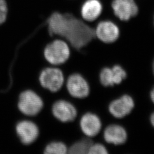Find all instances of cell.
Listing matches in <instances>:
<instances>
[{
	"label": "cell",
	"instance_id": "obj_4",
	"mask_svg": "<svg viewBox=\"0 0 154 154\" xmlns=\"http://www.w3.org/2000/svg\"><path fill=\"white\" fill-rule=\"evenodd\" d=\"M111 13L122 22H128L139 14V5L137 0H111Z\"/></svg>",
	"mask_w": 154,
	"mask_h": 154
},
{
	"label": "cell",
	"instance_id": "obj_7",
	"mask_svg": "<svg viewBox=\"0 0 154 154\" xmlns=\"http://www.w3.org/2000/svg\"><path fill=\"white\" fill-rule=\"evenodd\" d=\"M104 5L102 0H84L79 6L81 18L85 22H93L104 12Z\"/></svg>",
	"mask_w": 154,
	"mask_h": 154
},
{
	"label": "cell",
	"instance_id": "obj_11",
	"mask_svg": "<svg viewBox=\"0 0 154 154\" xmlns=\"http://www.w3.org/2000/svg\"><path fill=\"white\" fill-rule=\"evenodd\" d=\"M126 72L121 66H114L112 69L105 67L100 73V81L105 87L120 84L126 78Z\"/></svg>",
	"mask_w": 154,
	"mask_h": 154
},
{
	"label": "cell",
	"instance_id": "obj_20",
	"mask_svg": "<svg viewBox=\"0 0 154 154\" xmlns=\"http://www.w3.org/2000/svg\"><path fill=\"white\" fill-rule=\"evenodd\" d=\"M151 122L152 126L154 127V112H153L151 116Z\"/></svg>",
	"mask_w": 154,
	"mask_h": 154
},
{
	"label": "cell",
	"instance_id": "obj_12",
	"mask_svg": "<svg viewBox=\"0 0 154 154\" xmlns=\"http://www.w3.org/2000/svg\"><path fill=\"white\" fill-rule=\"evenodd\" d=\"M134 107L132 98L124 95L122 97L112 101L109 105V111L116 118H122L129 114Z\"/></svg>",
	"mask_w": 154,
	"mask_h": 154
},
{
	"label": "cell",
	"instance_id": "obj_18",
	"mask_svg": "<svg viewBox=\"0 0 154 154\" xmlns=\"http://www.w3.org/2000/svg\"><path fill=\"white\" fill-rule=\"evenodd\" d=\"M88 154H108V151L103 145L96 143L91 144L88 150Z\"/></svg>",
	"mask_w": 154,
	"mask_h": 154
},
{
	"label": "cell",
	"instance_id": "obj_6",
	"mask_svg": "<svg viewBox=\"0 0 154 154\" xmlns=\"http://www.w3.org/2000/svg\"><path fill=\"white\" fill-rule=\"evenodd\" d=\"M95 36L106 44L116 42L120 35V29L115 22L104 20L98 23L94 29Z\"/></svg>",
	"mask_w": 154,
	"mask_h": 154
},
{
	"label": "cell",
	"instance_id": "obj_21",
	"mask_svg": "<svg viewBox=\"0 0 154 154\" xmlns=\"http://www.w3.org/2000/svg\"><path fill=\"white\" fill-rule=\"evenodd\" d=\"M152 67H153V72H154V62H153V66H152Z\"/></svg>",
	"mask_w": 154,
	"mask_h": 154
},
{
	"label": "cell",
	"instance_id": "obj_8",
	"mask_svg": "<svg viewBox=\"0 0 154 154\" xmlns=\"http://www.w3.org/2000/svg\"><path fill=\"white\" fill-rule=\"evenodd\" d=\"M66 87L69 93L76 98H84L90 93L88 83L79 74H73L68 78Z\"/></svg>",
	"mask_w": 154,
	"mask_h": 154
},
{
	"label": "cell",
	"instance_id": "obj_9",
	"mask_svg": "<svg viewBox=\"0 0 154 154\" xmlns=\"http://www.w3.org/2000/svg\"><path fill=\"white\" fill-rule=\"evenodd\" d=\"M16 130L17 135L20 141L25 145H29L34 143L38 137V127L33 122H20L17 124Z\"/></svg>",
	"mask_w": 154,
	"mask_h": 154
},
{
	"label": "cell",
	"instance_id": "obj_15",
	"mask_svg": "<svg viewBox=\"0 0 154 154\" xmlns=\"http://www.w3.org/2000/svg\"><path fill=\"white\" fill-rule=\"evenodd\" d=\"M93 144L89 139H83L72 144L68 149L67 153L72 154H88V150Z\"/></svg>",
	"mask_w": 154,
	"mask_h": 154
},
{
	"label": "cell",
	"instance_id": "obj_16",
	"mask_svg": "<svg viewBox=\"0 0 154 154\" xmlns=\"http://www.w3.org/2000/svg\"><path fill=\"white\" fill-rule=\"evenodd\" d=\"M68 149L66 145L61 142H53L48 144L45 148L46 154H65Z\"/></svg>",
	"mask_w": 154,
	"mask_h": 154
},
{
	"label": "cell",
	"instance_id": "obj_3",
	"mask_svg": "<svg viewBox=\"0 0 154 154\" xmlns=\"http://www.w3.org/2000/svg\"><path fill=\"white\" fill-rule=\"evenodd\" d=\"M44 107V102L35 92L25 90L19 96L18 108L23 114L29 116L38 115Z\"/></svg>",
	"mask_w": 154,
	"mask_h": 154
},
{
	"label": "cell",
	"instance_id": "obj_19",
	"mask_svg": "<svg viewBox=\"0 0 154 154\" xmlns=\"http://www.w3.org/2000/svg\"><path fill=\"white\" fill-rule=\"evenodd\" d=\"M150 95H151V99L152 101L154 103V88L152 90V91H151V92Z\"/></svg>",
	"mask_w": 154,
	"mask_h": 154
},
{
	"label": "cell",
	"instance_id": "obj_2",
	"mask_svg": "<svg viewBox=\"0 0 154 154\" xmlns=\"http://www.w3.org/2000/svg\"><path fill=\"white\" fill-rule=\"evenodd\" d=\"M45 58L53 65H60L68 60L70 50L68 43L63 39H57L45 47Z\"/></svg>",
	"mask_w": 154,
	"mask_h": 154
},
{
	"label": "cell",
	"instance_id": "obj_14",
	"mask_svg": "<svg viewBox=\"0 0 154 154\" xmlns=\"http://www.w3.org/2000/svg\"><path fill=\"white\" fill-rule=\"evenodd\" d=\"M127 132L123 127L111 125L107 127L104 131V139L106 142L119 145L126 142Z\"/></svg>",
	"mask_w": 154,
	"mask_h": 154
},
{
	"label": "cell",
	"instance_id": "obj_5",
	"mask_svg": "<svg viewBox=\"0 0 154 154\" xmlns=\"http://www.w3.org/2000/svg\"><path fill=\"white\" fill-rule=\"evenodd\" d=\"M39 81L41 85L51 93L58 91L65 82L63 72L57 67H47L40 73Z\"/></svg>",
	"mask_w": 154,
	"mask_h": 154
},
{
	"label": "cell",
	"instance_id": "obj_13",
	"mask_svg": "<svg viewBox=\"0 0 154 154\" xmlns=\"http://www.w3.org/2000/svg\"><path fill=\"white\" fill-rule=\"evenodd\" d=\"M80 126L82 132L87 137H94L100 132L102 124L98 116L88 112L82 117Z\"/></svg>",
	"mask_w": 154,
	"mask_h": 154
},
{
	"label": "cell",
	"instance_id": "obj_22",
	"mask_svg": "<svg viewBox=\"0 0 154 154\" xmlns=\"http://www.w3.org/2000/svg\"><path fill=\"white\" fill-rule=\"evenodd\" d=\"M153 22H154V16H153Z\"/></svg>",
	"mask_w": 154,
	"mask_h": 154
},
{
	"label": "cell",
	"instance_id": "obj_17",
	"mask_svg": "<svg viewBox=\"0 0 154 154\" xmlns=\"http://www.w3.org/2000/svg\"><path fill=\"white\" fill-rule=\"evenodd\" d=\"M8 13V7L6 0H0V25L5 22Z\"/></svg>",
	"mask_w": 154,
	"mask_h": 154
},
{
	"label": "cell",
	"instance_id": "obj_1",
	"mask_svg": "<svg viewBox=\"0 0 154 154\" xmlns=\"http://www.w3.org/2000/svg\"><path fill=\"white\" fill-rule=\"evenodd\" d=\"M45 22L50 36L65 39L75 49H81L95 38L94 29L72 13L54 11Z\"/></svg>",
	"mask_w": 154,
	"mask_h": 154
},
{
	"label": "cell",
	"instance_id": "obj_10",
	"mask_svg": "<svg viewBox=\"0 0 154 154\" xmlns=\"http://www.w3.org/2000/svg\"><path fill=\"white\" fill-rule=\"evenodd\" d=\"M52 113L56 119L63 123L73 121L77 115L75 107L65 100L55 102L52 107Z\"/></svg>",
	"mask_w": 154,
	"mask_h": 154
}]
</instances>
